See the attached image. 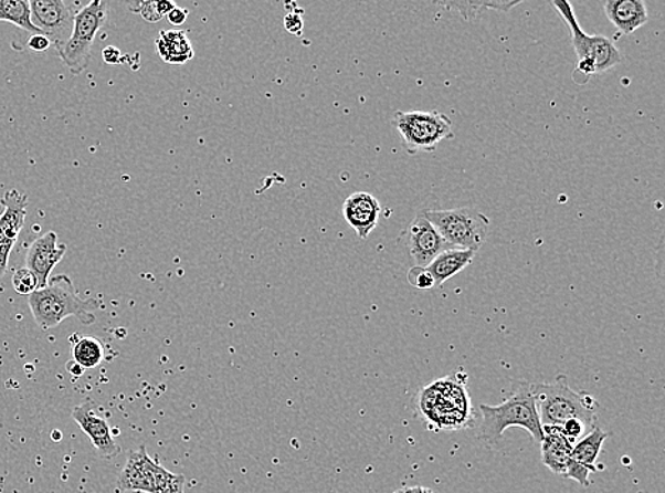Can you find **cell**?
Segmentation results:
<instances>
[{
  "label": "cell",
  "instance_id": "obj_1",
  "mask_svg": "<svg viewBox=\"0 0 665 493\" xmlns=\"http://www.w3.org/2000/svg\"><path fill=\"white\" fill-rule=\"evenodd\" d=\"M28 297L34 321L43 331L59 326L68 317H77L86 326L94 325V312L99 308L98 298L80 296L67 275L49 279L46 287Z\"/></svg>",
  "mask_w": 665,
  "mask_h": 493
},
{
  "label": "cell",
  "instance_id": "obj_2",
  "mask_svg": "<svg viewBox=\"0 0 665 493\" xmlns=\"http://www.w3.org/2000/svg\"><path fill=\"white\" fill-rule=\"evenodd\" d=\"M483 422L479 438L489 445H497L504 432L511 427H521L541 445L543 431L539 420L537 402L532 395V385L515 382L511 395L499 406H479Z\"/></svg>",
  "mask_w": 665,
  "mask_h": 493
},
{
  "label": "cell",
  "instance_id": "obj_3",
  "mask_svg": "<svg viewBox=\"0 0 665 493\" xmlns=\"http://www.w3.org/2000/svg\"><path fill=\"white\" fill-rule=\"evenodd\" d=\"M541 426L561 427L569 420H580L589 428L597 424L598 402L587 392L573 391L567 376H559L553 382L532 385Z\"/></svg>",
  "mask_w": 665,
  "mask_h": 493
},
{
  "label": "cell",
  "instance_id": "obj_4",
  "mask_svg": "<svg viewBox=\"0 0 665 493\" xmlns=\"http://www.w3.org/2000/svg\"><path fill=\"white\" fill-rule=\"evenodd\" d=\"M552 7L558 10L564 22L568 23L570 33H572L573 49L579 57L578 70L573 74V78L582 74L583 83H588L590 76L609 72V70L622 63V54L614 46L612 40L600 36V34L592 36V34L583 32L577 14H574L572 3L567 2V0H553Z\"/></svg>",
  "mask_w": 665,
  "mask_h": 493
},
{
  "label": "cell",
  "instance_id": "obj_5",
  "mask_svg": "<svg viewBox=\"0 0 665 493\" xmlns=\"http://www.w3.org/2000/svg\"><path fill=\"white\" fill-rule=\"evenodd\" d=\"M450 248L477 252L487 242L489 219L473 208L422 212Z\"/></svg>",
  "mask_w": 665,
  "mask_h": 493
},
{
  "label": "cell",
  "instance_id": "obj_6",
  "mask_svg": "<svg viewBox=\"0 0 665 493\" xmlns=\"http://www.w3.org/2000/svg\"><path fill=\"white\" fill-rule=\"evenodd\" d=\"M392 124L410 156L433 153L443 139L454 137L452 119L439 112H398Z\"/></svg>",
  "mask_w": 665,
  "mask_h": 493
},
{
  "label": "cell",
  "instance_id": "obj_7",
  "mask_svg": "<svg viewBox=\"0 0 665 493\" xmlns=\"http://www.w3.org/2000/svg\"><path fill=\"white\" fill-rule=\"evenodd\" d=\"M107 3L102 0L89 2L76 13L72 36L57 52L73 74H82L88 67L94 40L107 23Z\"/></svg>",
  "mask_w": 665,
  "mask_h": 493
},
{
  "label": "cell",
  "instance_id": "obj_8",
  "mask_svg": "<svg viewBox=\"0 0 665 493\" xmlns=\"http://www.w3.org/2000/svg\"><path fill=\"white\" fill-rule=\"evenodd\" d=\"M29 4L33 27L38 28L59 52L72 36L77 12H74L72 4L63 0H32Z\"/></svg>",
  "mask_w": 665,
  "mask_h": 493
},
{
  "label": "cell",
  "instance_id": "obj_9",
  "mask_svg": "<svg viewBox=\"0 0 665 493\" xmlns=\"http://www.w3.org/2000/svg\"><path fill=\"white\" fill-rule=\"evenodd\" d=\"M407 238L414 266L428 268L440 253L450 249L437 229L428 221L423 213H419L410 223Z\"/></svg>",
  "mask_w": 665,
  "mask_h": 493
},
{
  "label": "cell",
  "instance_id": "obj_10",
  "mask_svg": "<svg viewBox=\"0 0 665 493\" xmlns=\"http://www.w3.org/2000/svg\"><path fill=\"white\" fill-rule=\"evenodd\" d=\"M72 416L84 434L92 440L99 455L112 460V458L122 454V447L115 442L112 428L103 417L95 412V405L92 400L74 408Z\"/></svg>",
  "mask_w": 665,
  "mask_h": 493
},
{
  "label": "cell",
  "instance_id": "obj_11",
  "mask_svg": "<svg viewBox=\"0 0 665 493\" xmlns=\"http://www.w3.org/2000/svg\"><path fill=\"white\" fill-rule=\"evenodd\" d=\"M57 233L49 231L30 245L27 256V268L38 277L39 289L48 286L50 273L59 265L67 246L59 245Z\"/></svg>",
  "mask_w": 665,
  "mask_h": 493
},
{
  "label": "cell",
  "instance_id": "obj_12",
  "mask_svg": "<svg viewBox=\"0 0 665 493\" xmlns=\"http://www.w3.org/2000/svg\"><path fill=\"white\" fill-rule=\"evenodd\" d=\"M342 211L345 221L365 241L377 228L382 208L372 193L355 192L344 202Z\"/></svg>",
  "mask_w": 665,
  "mask_h": 493
},
{
  "label": "cell",
  "instance_id": "obj_13",
  "mask_svg": "<svg viewBox=\"0 0 665 493\" xmlns=\"http://www.w3.org/2000/svg\"><path fill=\"white\" fill-rule=\"evenodd\" d=\"M0 202L4 207L0 216V249L12 252L27 219L28 197L17 189H10Z\"/></svg>",
  "mask_w": 665,
  "mask_h": 493
},
{
  "label": "cell",
  "instance_id": "obj_14",
  "mask_svg": "<svg viewBox=\"0 0 665 493\" xmlns=\"http://www.w3.org/2000/svg\"><path fill=\"white\" fill-rule=\"evenodd\" d=\"M128 457H131L139 468H141L145 476L151 486V493H184V480L183 475L172 474L167 468L159 465L157 461H154L147 452V448L139 447L138 450L129 452Z\"/></svg>",
  "mask_w": 665,
  "mask_h": 493
},
{
  "label": "cell",
  "instance_id": "obj_15",
  "mask_svg": "<svg viewBox=\"0 0 665 493\" xmlns=\"http://www.w3.org/2000/svg\"><path fill=\"white\" fill-rule=\"evenodd\" d=\"M603 7L613 27L626 36L648 22L647 3L643 0H608Z\"/></svg>",
  "mask_w": 665,
  "mask_h": 493
},
{
  "label": "cell",
  "instance_id": "obj_16",
  "mask_svg": "<svg viewBox=\"0 0 665 493\" xmlns=\"http://www.w3.org/2000/svg\"><path fill=\"white\" fill-rule=\"evenodd\" d=\"M542 431V462L555 474L563 476L569 461L572 460L573 444L562 434L559 427L543 426Z\"/></svg>",
  "mask_w": 665,
  "mask_h": 493
},
{
  "label": "cell",
  "instance_id": "obj_17",
  "mask_svg": "<svg viewBox=\"0 0 665 493\" xmlns=\"http://www.w3.org/2000/svg\"><path fill=\"white\" fill-rule=\"evenodd\" d=\"M474 256L475 252L457 248H450L440 253L426 268L430 275L433 276L434 286H442L448 279L458 275L460 272L472 265Z\"/></svg>",
  "mask_w": 665,
  "mask_h": 493
},
{
  "label": "cell",
  "instance_id": "obj_18",
  "mask_svg": "<svg viewBox=\"0 0 665 493\" xmlns=\"http://www.w3.org/2000/svg\"><path fill=\"white\" fill-rule=\"evenodd\" d=\"M157 49L163 62L171 64H184L194 56V50L187 33L179 32V30H163L159 33Z\"/></svg>",
  "mask_w": 665,
  "mask_h": 493
},
{
  "label": "cell",
  "instance_id": "obj_19",
  "mask_svg": "<svg viewBox=\"0 0 665 493\" xmlns=\"http://www.w3.org/2000/svg\"><path fill=\"white\" fill-rule=\"evenodd\" d=\"M608 438L609 432H604L603 430H600V428L594 427L589 434L580 438L577 444L573 445L572 460L584 466L592 468V470H597V468H594V462H597L600 452H602L604 441H606Z\"/></svg>",
  "mask_w": 665,
  "mask_h": 493
},
{
  "label": "cell",
  "instance_id": "obj_20",
  "mask_svg": "<svg viewBox=\"0 0 665 493\" xmlns=\"http://www.w3.org/2000/svg\"><path fill=\"white\" fill-rule=\"evenodd\" d=\"M104 355L103 343L97 337L83 336L73 342V361L84 370L102 365Z\"/></svg>",
  "mask_w": 665,
  "mask_h": 493
},
{
  "label": "cell",
  "instance_id": "obj_21",
  "mask_svg": "<svg viewBox=\"0 0 665 493\" xmlns=\"http://www.w3.org/2000/svg\"><path fill=\"white\" fill-rule=\"evenodd\" d=\"M0 22H9L28 33L43 34L33 27L28 0H0Z\"/></svg>",
  "mask_w": 665,
  "mask_h": 493
},
{
  "label": "cell",
  "instance_id": "obj_22",
  "mask_svg": "<svg viewBox=\"0 0 665 493\" xmlns=\"http://www.w3.org/2000/svg\"><path fill=\"white\" fill-rule=\"evenodd\" d=\"M117 486L122 491L151 493V486L141 468L135 464L131 457L127 458L122 474H119Z\"/></svg>",
  "mask_w": 665,
  "mask_h": 493
},
{
  "label": "cell",
  "instance_id": "obj_23",
  "mask_svg": "<svg viewBox=\"0 0 665 493\" xmlns=\"http://www.w3.org/2000/svg\"><path fill=\"white\" fill-rule=\"evenodd\" d=\"M444 8L458 9L464 20H473L487 9H497L499 12H509V10L517 8L521 2H448L440 3Z\"/></svg>",
  "mask_w": 665,
  "mask_h": 493
},
{
  "label": "cell",
  "instance_id": "obj_24",
  "mask_svg": "<svg viewBox=\"0 0 665 493\" xmlns=\"http://www.w3.org/2000/svg\"><path fill=\"white\" fill-rule=\"evenodd\" d=\"M12 285L14 291L22 296H30L33 292L39 291L38 277L28 268L18 269L13 273Z\"/></svg>",
  "mask_w": 665,
  "mask_h": 493
},
{
  "label": "cell",
  "instance_id": "obj_25",
  "mask_svg": "<svg viewBox=\"0 0 665 493\" xmlns=\"http://www.w3.org/2000/svg\"><path fill=\"white\" fill-rule=\"evenodd\" d=\"M128 9L134 13L141 14L149 23H157L163 18L159 13L157 0H151V2H129Z\"/></svg>",
  "mask_w": 665,
  "mask_h": 493
},
{
  "label": "cell",
  "instance_id": "obj_26",
  "mask_svg": "<svg viewBox=\"0 0 665 493\" xmlns=\"http://www.w3.org/2000/svg\"><path fill=\"white\" fill-rule=\"evenodd\" d=\"M408 281L410 285L416 289H422V291L434 287L433 276L430 275V272L426 268L413 266L410 269L408 273Z\"/></svg>",
  "mask_w": 665,
  "mask_h": 493
},
{
  "label": "cell",
  "instance_id": "obj_27",
  "mask_svg": "<svg viewBox=\"0 0 665 493\" xmlns=\"http://www.w3.org/2000/svg\"><path fill=\"white\" fill-rule=\"evenodd\" d=\"M590 472H597V470H592V468L584 466L582 464H579V462L577 461L570 460L567 466V472H564L563 478L577 481L582 486H589Z\"/></svg>",
  "mask_w": 665,
  "mask_h": 493
},
{
  "label": "cell",
  "instance_id": "obj_28",
  "mask_svg": "<svg viewBox=\"0 0 665 493\" xmlns=\"http://www.w3.org/2000/svg\"><path fill=\"white\" fill-rule=\"evenodd\" d=\"M559 428H561L562 434L567 437L568 440L574 445L580 440V438L587 436V430L589 427L587 424H583L582 421L577 420V418H574V420L563 422V424Z\"/></svg>",
  "mask_w": 665,
  "mask_h": 493
},
{
  "label": "cell",
  "instance_id": "obj_29",
  "mask_svg": "<svg viewBox=\"0 0 665 493\" xmlns=\"http://www.w3.org/2000/svg\"><path fill=\"white\" fill-rule=\"evenodd\" d=\"M284 28L288 33H292L293 36H302L304 29L302 14H298L297 10H292V12L285 14Z\"/></svg>",
  "mask_w": 665,
  "mask_h": 493
},
{
  "label": "cell",
  "instance_id": "obj_30",
  "mask_svg": "<svg viewBox=\"0 0 665 493\" xmlns=\"http://www.w3.org/2000/svg\"><path fill=\"white\" fill-rule=\"evenodd\" d=\"M28 46L29 49H32L33 52H46V50L52 46V42H50L44 34H33V36H30L29 39Z\"/></svg>",
  "mask_w": 665,
  "mask_h": 493
},
{
  "label": "cell",
  "instance_id": "obj_31",
  "mask_svg": "<svg viewBox=\"0 0 665 493\" xmlns=\"http://www.w3.org/2000/svg\"><path fill=\"white\" fill-rule=\"evenodd\" d=\"M189 17V10L182 9L179 7H175L171 12L167 14V19L169 23L173 24V27H182Z\"/></svg>",
  "mask_w": 665,
  "mask_h": 493
},
{
  "label": "cell",
  "instance_id": "obj_32",
  "mask_svg": "<svg viewBox=\"0 0 665 493\" xmlns=\"http://www.w3.org/2000/svg\"><path fill=\"white\" fill-rule=\"evenodd\" d=\"M103 60L107 64H119L124 62V54L118 48L107 46L103 50Z\"/></svg>",
  "mask_w": 665,
  "mask_h": 493
},
{
  "label": "cell",
  "instance_id": "obj_33",
  "mask_svg": "<svg viewBox=\"0 0 665 493\" xmlns=\"http://www.w3.org/2000/svg\"><path fill=\"white\" fill-rule=\"evenodd\" d=\"M157 3L159 13H161L163 18L167 17V14L171 12L175 7H177V4L169 2V0H157Z\"/></svg>",
  "mask_w": 665,
  "mask_h": 493
},
{
  "label": "cell",
  "instance_id": "obj_34",
  "mask_svg": "<svg viewBox=\"0 0 665 493\" xmlns=\"http://www.w3.org/2000/svg\"><path fill=\"white\" fill-rule=\"evenodd\" d=\"M9 252H0V277L8 271Z\"/></svg>",
  "mask_w": 665,
  "mask_h": 493
},
{
  "label": "cell",
  "instance_id": "obj_35",
  "mask_svg": "<svg viewBox=\"0 0 665 493\" xmlns=\"http://www.w3.org/2000/svg\"><path fill=\"white\" fill-rule=\"evenodd\" d=\"M67 370L72 373L73 376L80 377L84 373V368L80 367L77 363L70 361L67 365Z\"/></svg>",
  "mask_w": 665,
  "mask_h": 493
},
{
  "label": "cell",
  "instance_id": "obj_36",
  "mask_svg": "<svg viewBox=\"0 0 665 493\" xmlns=\"http://www.w3.org/2000/svg\"><path fill=\"white\" fill-rule=\"evenodd\" d=\"M400 493H433V492H432V490H429V487L416 486V487H408V490H403Z\"/></svg>",
  "mask_w": 665,
  "mask_h": 493
},
{
  "label": "cell",
  "instance_id": "obj_37",
  "mask_svg": "<svg viewBox=\"0 0 665 493\" xmlns=\"http://www.w3.org/2000/svg\"><path fill=\"white\" fill-rule=\"evenodd\" d=\"M0 252H9L10 253V251H7V249H0Z\"/></svg>",
  "mask_w": 665,
  "mask_h": 493
}]
</instances>
